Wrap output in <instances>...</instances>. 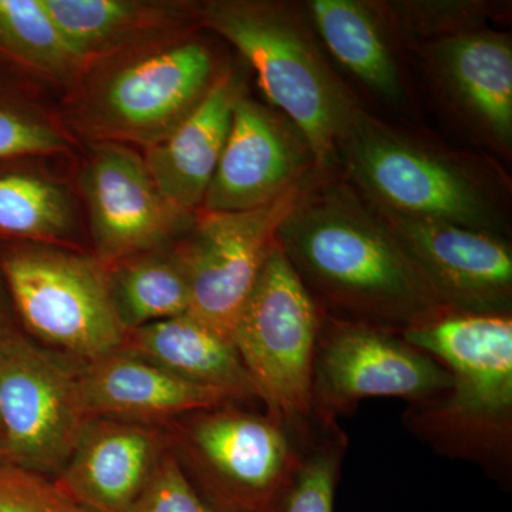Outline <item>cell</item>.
I'll return each mask as SVG.
<instances>
[{
	"label": "cell",
	"instance_id": "24",
	"mask_svg": "<svg viewBox=\"0 0 512 512\" xmlns=\"http://www.w3.org/2000/svg\"><path fill=\"white\" fill-rule=\"evenodd\" d=\"M72 202L62 185L36 174L0 175V232L53 245L72 231Z\"/></svg>",
	"mask_w": 512,
	"mask_h": 512
},
{
	"label": "cell",
	"instance_id": "17",
	"mask_svg": "<svg viewBox=\"0 0 512 512\" xmlns=\"http://www.w3.org/2000/svg\"><path fill=\"white\" fill-rule=\"evenodd\" d=\"M83 63L84 73L116 57L190 37L200 3L173 0H43Z\"/></svg>",
	"mask_w": 512,
	"mask_h": 512
},
{
	"label": "cell",
	"instance_id": "5",
	"mask_svg": "<svg viewBox=\"0 0 512 512\" xmlns=\"http://www.w3.org/2000/svg\"><path fill=\"white\" fill-rule=\"evenodd\" d=\"M221 70L210 47L190 37L116 57L87 70L69 121L96 143L146 150L200 106Z\"/></svg>",
	"mask_w": 512,
	"mask_h": 512
},
{
	"label": "cell",
	"instance_id": "29",
	"mask_svg": "<svg viewBox=\"0 0 512 512\" xmlns=\"http://www.w3.org/2000/svg\"><path fill=\"white\" fill-rule=\"evenodd\" d=\"M130 512H217L198 494L174 451L165 448Z\"/></svg>",
	"mask_w": 512,
	"mask_h": 512
},
{
	"label": "cell",
	"instance_id": "13",
	"mask_svg": "<svg viewBox=\"0 0 512 512\" xmlns=\"http://www.w3.org/2000/svg\"><path fill=\"white\" fill-rule=\"evenodd\" d=\"M375 211L448 311L511 315L512 248L507 238Z\"/></svg>",
	"mask_w": 512,
	"mask_h": 512
},
{
	"label": "cell",
	"instance_id": "27",
	"mask_svg": "<svg viewBox=\"0 0 512 512\" xmlns=\"http://www.w3.org/2000/svg\"><path fill=\"white\" fill-rule=\"evenodd\" d=\"M70 138L57 124L32 111L0 106V160L50 156L69 150Z\"/></svg>",
	"mask_w": 512,
	"mask_h": 512
},
{
	"label": "cell",
	"instance_id": "20",
	"mask_svg": "<svg viewBox=\"0 0 512 512\" xmlns=\"http://www.w3.org/2000/svg\"><path fill=\"white\" fill-rule=\"evenodd\" d=\"M123 349L188 382L215 390L231 402H259L231 340L188 313L128 330Z\"/></svg>",
	"mask_w": 512,
	"mask_h": 512
},
{
	"label": "cell",
	"instance_id": "2",
	"mask_svg": "<svg viewBox=\"0 0 512 512\" xmlns=\"http://www.w3.org/2000/svg\"><path fill=\"white\" fill-rule=\"evenodd\" d=\"M451 375L448 389L409 404L404 426L446 457L512 476V316L448 312L402 333Z\"/></svg>",
	"mask_w": 512,
	"mask_h": 512
},
{
	"label": "cell",
	"instance_id": "11",
	"mask_svg": "<svg viewBox=\"0 0 512 512\" xmlns=\"http://www.w3.org/2000/svg\"><path fill=\"white\" fill-rule=\"evenodd\" d=\"M320 174L262 207L195 214L187 237L175 242L190 286L188 315L231 340L279 227Z\"/></svg>",
	"mask_w": 512,
	"mask_h": 512
},
{
	"label": "cell",
	"instance_id": "25",
	"mask_svg": "<svg viewBox=\"0 0 512 512\" xmlns=\"http://www.w3.org/2000/svg\"><path fill=\"white\" fill-rule=\"evenodd\" d=\"M348 437L336 424H319L302 446L301 463L275 512H333Z\"/></svg>",
	"mask_w": 512,
	"mask_h": 512
},
{
	"label": "cell",
	"instance_id": "6",
	"mask_svg": "<svg viewBox=\"0 0 512 512\" xmlns=\"http://www.w3.org/2000/svg\"><path fill=\"white\" fill-rule=\"evenodd\" d=\"M323 311L278 242L269 252L234 329L232 345L266 414L301 446L318 429L312 416V365Z\"/></svg>",
	"mask_w": 512,
	"mask_h": 512
},
{
	"label": "cell",
	"instance_id": "21",
	"mask_svg": "<svg viewBox=\"0 0 512 512\" xmlns=\"http://www.w3.org/2000/svg\"><path fill=\"white\" fill-rule=\"evenodd\" d=\"M305 9L316 35L360 83L389 103L407 99L390 40L393 35L372 2L309 0Z\"/></svg>",
	"mask_w": 512,
	"mask_h": 512
},
{
	"label": "cell",
	"instance_id": "9",
	"mask_svg": "<svg viewBox=\"0 0 512 512\" xmlns=\"http://www.w3.org/2000/svg\"><path fill=\"white\" fill-rule=\"evenodd\" d=\"M450 383L446 367L402 333L323 312L312 365L316 424H336L339 416L373 397L423 402Z\"/></svg>",
	"mask_w": 512,
	"mask_h": 512
},
{
	"label": "cell",
	"instance_id": "15",
	"mask_svg": "<svg viewBox=\"0 0 512 512\" xmlns=\"http://www.w3.org/2000/svg\"><path fill=\"white\" fill-rule=\"evenodd\" d=\"M427 69L450 106L487 143L512 147L511 36L478 28L424 45Z\"/></svg>",
	"mask_w": 512,
	"mask_h": 512
},
{
	"label": "cell",
	"instance_id": "1",
	"mask_svg": "<svg viewBox=\"0 0 512 512\" xmlns=\"http://www.w3.org/2000/svg\"><path fill=\"white\" fill-rule=\"evenodd\" d=\"M320 174L276 234L323 312L403 333L446 315L375 208L350 184Z\"/></svg>",
	"mask_w": 512,
	"mask_h": 512
},
{
	"label": "cell",
	"instance_id": "28",
	"mask_svg": "<svg viewBox=\"0 0 512 512\" xmlns=\"http://www.w3.org/2000/svg\"><path fill=\"white\" fill-rule=\"evenodd\" d=\"M0 512H89L74 503L55 478L0 463Z\"/></svg>",
	"mask_w": 512,
	"mask_h": 512
},
{
	"label": "cell",
	"instance_id": "3",
	"mask_svg": "<svg viewBox=\"0 0 512 512\" xmlns=\"http://www.w3.org/2000/svg\"><path fill=\"white\" fill-rule=\"evenodd\" d=\"M200 20L254 67L266 99L299 131L320 173L328 174L363 110L323 55L305 6L210 0L200 3Z\"/></svg>",
	"mask_w": 512,
	"mask_h": 512
},
{
	"label": "cell",
	"instance_id": "22",
	"mask_svg": "<svg viewBox=\"0 0 512 512\" xmlns=\"http://www.w3.org/2000/svg\"><path fill=\"white\" fill-rule=\"evenodd\" d=\"M107 268L114 305L127 330L190 311V286L177 245L141 252Z\"/></svg>",
	"mask_w": 512,
	"mask_h": 512
},
{
	"label": "cell",
	"instance_id": "26",
	"mask_svg": "<svg viewBox=\"0 0 512 512\" xmlns=\"http://www.w3.org/2000/svg\"><path fill=\"white\" fill-rule=\"evenodd\" d=\"M390 33L431 43L478 28L493 16L495 3L483 0H394L372 2Z\"/></svg>",
	"mask_w": 512,
	"mask_h": 512
},
{
	"label": "cell",
	"instance_id": "18",
	"mask_svg": "<svg viewBox=\"0 0 512 512\" xmlns=\"http://www.w3.org/2000/svg\"><path fill=\"white\" fill-rule=\"evenodd\" d=\"M84 412L93 419L151 424L231 402L144 357L120 349L77 366Z\"/></svg>",
	"mask_w": 512,
	"mask_h": 512
},
{
	"label": "cell",
	"instance_id": "16",
	"mask_svg": "<svg viewBox=\"0 0 512 512\" xmlns=\"http://www.w3.org/2000/svg\"><path fill=\"white\" fill-rule=\"evenodd\" d=\"M164 453L163 439L148 424L89 421L55 480L89 512H130Z\"/></svg>",
	"mask_w": 512,
	"mask_h": 512
},
{
	"label": "cell",
	"instance_id": "23",
	"mask_svg": "<svg viewBox=\"0 0 512 512\" xmlns=\"http://www.w3.org/2000/svg\"><path fill=\"white\" fill-rule=\"evenodd\" d=\"M0 50L52 82L69 83L84 74L43 0H0Z\"/></svg>",
	"mask_w": 512,
	"mask_h": 512
},
{
	"label": "cell",
	"instance_id": "30",
	"mask_svg": "<svg viewBox=\"0 0 512 512\" xmlns=\"http://www.w3.org/2000/svg\"><path fill=\"white\" fill-rule=\"evenodd\" d=\"M6 333H9V332H8V330H5V328H3L2 316H0V339H2L3 336L6 335Z\"/></svg>",
	"mask_w": 512,
	"mask_h": 512
},
{
	"label": "cell",
	"instance_id": "7",
	"mask_svg": "<svg viewBox=\"0 0 512 512\" xmlns=\"http://www.w3.org/2000/svg\"><path fill=\"white\" fill-rule=\"evenodd\" d=\"M177 420L174 454L215 511L275 512L302 456L284 426L237 402Z\"/></svg>",
	"mask_w": 512,
	"mask_h": 512
},
{
	"label": "cell",
	"instance_id": "10",
	"mask_svg": "<svg viewBox=\"0 0 512 512\" xmlns=\"http://www.w3.org/2000/svg\"><path fill=\"white\" fill-rule=\"evenodd\" d=\"M74 367L15 333L0 339V440L5 463L56 478L90 417Z\"/></svg>",
	"mask_w": 512,
	"mask_h": 512
},
{
	"label": "cell",
	"instance_id": "12",
	"mask_svg": "<svg viewBox=\"0 0 512 512\" xmlns=\"http://www.w3.org/2000/svg\"><path fill=\"white\" fill-rule=\"evenodd\" d=\"M97 258L111 265L173 244L195 215L175 210L154 184L144 158L124 144L97 143L82 173Z\"/></svg>",
	"mask_w": 512,
	"mask_h": 512
},
{
	"label": "cell",
	"instance_id": "14",
	"mask_svg": "<svg viewBox=\"0 0 512 512\" xmlns=\"http://www.w3.org/2000/svg\"><path fill=\"white\" fill-rule=\"evenodd\" d=\"M318 174L312 151L291 121L244 92L200 211L262 207Z\"/></svg>",
	"mask_w": 512,
	"mask_h": 512
},
{
	"label": "cell",
	"instance_id": "19",
	"mask_svg": "<svg viewBox=\"0 0 512 512\" xmlns=\"http://www.w3.org/2000/svg\"><path fill=\"white\" fill-rule=\"evenodd\" d=\"M244 92L239 73L222 69L200 106L170 137L146 148L148 173L175 210L188 215L201 210L227 143L235 103Z\"/></svg>",
	"mask_w": 512,
	"mask_h": 512
},
{
	"label": "cell",
	"instance_id": "8",
	"mask_svg": "<svg viewBox=\"0 0 512 512\" xmlns=\"http://www.w3.org/2000/svg\"><path fill=\"white\" fill-rule=\"evenodd\" d=\"M2 271L26 328L60 356L83 365L123 349L128 330L97 256L37 244L6 255Z\"/></svg>",
	"mask_w": 512,
	"mask_h": 512
},
{
	"label": "cell",
	"instance_id": "31",
	"mask_svg": "<svg viewBox=\"0 0 512 512\" xmlns=\"http://www.w3.org/2000/svg\"><path fill=\"white\" fill-rule=\"evenodd\" d=\"M0 463H5V456H3L2 440H0Z\"/></svg>",
	"mask_w": 512,
	"mask_h": 512
},
{
	"label": "cell",
	"instance_id": "4",
	"mask_svg": "<svg viewBox=\"0 0 512 512\" xmlns=\"http://www.w3.org/2000/svg\"><path fill=\"white\" fill-rule=\"evenodd\" d=\"M350 185L375 210L505 238L503 202L476 165L387 126L365 110L338 147Z\"/></svg>",
	"mask_w": 512,
	"mask_h": 512
}]
</instances>
